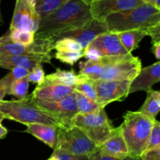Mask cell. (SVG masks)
I'll list each match as a JSON object with an SVG mask.
<instances>
[{"label":"cell","mask_w":160,"mask_h":160,"mask_svg":"<svg viewBox=\"0 0 160 160\" xmlns=\"http://www.w3.org/2000/svg\"><path fill=\"white\" fill-rule=\"evenodd\" d=\"M147 35L151 36L152 42H160V23L152 25V26L147 27V28L141 29Z\"/></svg>","instance_id":"35"},{"label":"cell","mask_w":160,"mask_h":160,"mask_svg":"<svg viewBox=\"0 0 160 160\" xmlns=\"http://www.w3.org/2000/svg\"><path fill=\"white\" fill-rule=\"evenodd\" d=\"M52 57H54V56L52 54H20L14 56L0 54V67L11 70L13 67H22L31 71L38 64H51V60Z\"/></svg>","instance_id":"13"},{"label":"cell","mask_w":160,"mask_h":160,"mask_svg":"<svg viewBox=\"0 0 160 160\" xmlns=\"http://www.w3.org/2000/svg\"><path fill=\"white\" fill-rule=\"evenodd\" d=\"M73 125L81 129L97 147L111 136L115 128L105 108L87 114L78 113L73 119Z\"/></svg>","instance_id":"6"},{"label":"cell","mask_w":160,"mask_h":160,"mask_svg":"<svg viewBox=\"0 0 160 160\" xmlns=\"http://www.w3.org/2000/svg\"><path fill=\"white\" fill-rule=\"evenodd\" d=\"M68 0H37L35 11L39 18L45 17Z\"/></svg>","instance_id":"25"},{"label":"cell","mask_w":160,"mask_h":160,"mask_svg":"<svg viewBox=\"0 0 160 160\" xmlns=\"http://www.w3.org/2000/svg\"><path fill=\"white\" fill-rule=\"evenodd\" d=\"M152 52L156 59L159 61L160 59V42H155L152 44Z\"/></svg>","instance_id":"40"},{"label":"cell","mask_w":160,"mask_h":160,"mask_svg":"<svg viewBox=\"0 0 160 160\" xmlns=\"http://www.w3.org/2000/svg\"><path fill=\"white\" fill-rule=\"evenodd\" d=\"M27 3V4L31 8V9H34L35 10V6H36V2L37 0H24Z\"/></svg>","instance_id":"43"},{"label":"cell","mask_w":160,"mask_h":160,"mask_svg":"<svg viewBox=\"0 0 160 160\" xmlns=\"http://www.w3.org/2000/svg\"><path fill=\"white\" fill-rule=\"evenodd\" d=\"M55 50L57 51H81L84 50L82 45L74 39L70 38H62L56 41Z\"/></svg>","instance_id":"29"},{"label":"cell","mask_w":160,"mask_h":160,"mask_svg":"<svg viewBox=\"0 0 160 160\" xmlns=\"http://www.w3.org/2000/svg\"><path fill=\"white\" fill-rule=\"evenodd\" d=\"M40 108L51 115L60 123L62 127L73 125V119L78 113L76 103L75 91L73 93L58 101H45L34 99Z\"/></svg>","instance_id":"8"},{"label":"cell","mask_w":160,"mask_h":160,"mask_svg":"<svg viewBox=\"0 0 160 160\" xmlns=\"http://www.w3.org/2000/svg\"><path fill=\"white\" fill-rule=\"evenodd\" d=\"M1 3H2V0H0V26H2V25L4 24V20H3L2 13V10H1Z\"/></svg>","instance_id":"44"},{"label":"cell","mask_w":160,"mask_h":160,"mask_svg":"<svg viewBox=\"0 0 160 160\" xmlns=\"http://www.w3.org/2000/svg\"><path fill=\"white\" fill-rule=\"evenodd\" d=\"M12 79L11 78L9 74H7L0 80V101L4 99L5 96L8 93L9 88L12 83Z\"/></svg>","instance_id":"37"},{"label":"cell","mask_w":160,"mask_h":160,"mask_svg":"<svg viewBox=\"0 0 160 160\" xmlns=\"http://www.w3.org/2000/svg\"><path fill=\"white\" fill-rule=\"evenodd\" d=\"M25 133L33 135L34 137L40 140L46 145L49 146L54 150L57 144V129L58 127L45 125L41 123L27 124Z\"/></svg>","instance_id":"18"},{"label":"cell","mask_w":160,"mask_h":160,"mask_svg":"<svg viewBox=\"0 0 160 160\" xmlns=\"http://www.w3.org/2000/svg\"><path fill=\"white\" fill-rule=\"evenodd\" d=\"M97 148L95 143L78 127H58L57 144L54 150L70 155H91Z\"/></svg>","instance_id":"7"},{"label":"cell","mask_w":160,"mask_h":160,"mask_svg":"<svg viewBox=\"0 0 160 160\" xmlns=\"http://www.w3.org/2000/svg\"><path fill=\"white\" fill-rule=\"evenodd\" d=\"M75 97H76V103L78 113L87 114V113L95 112L102 108H105L98 104L96 101L91 100L90 98L78 91H75Z\"/></svg>","instance_id":"24"},{"label":"cell","mask_w":160,"mask_h":160,"mask_svg":"<svg viewBox=\"0 0 160 160\" xmlns=\"http://www.w3.org/2000/svg\"><path fill=\"white\" fill-rule=\"evenodd\" d=\"M74 91V87L72 86L44 81L42 84L36 86L31 95L34 99L53 102L62 100Z\"/></svg>","instance_id":"16"},{"label":"cell","mask_w":160,"mask_h":160,"mask_svg":"<svg viewBox=\"0 0 160 160\" xmlns=\"http://www.w3.org/2000/svg\"><path fill=\"white\" fill-rule=\"evenodd\" d=\"M45 73L43 69L42 64H38L32 68V70L30 72L29 75H28V78L29 83H36L38 86L42 84L45 80Z\"/></svg>","instance_id":"32"},{"label":"cell","mask_w":160,"mask_h":160,"mask_svg":"<svg viewBox=\"0 0 160 160\" xmlns=\"http://www.w3.org/2000/svg\"><path fill=\"white\" fill-rule=\"evenodd\" d=\"M79 67V75L91 80L98 79L102 69L100 61H80Z\"/></svg>","instance_id":"23"},{"label":"cell","mask_w":160,"mask_h":160,"mask_svg":"<svg viewBox=\"0 0 160 160\" xmlns=\"http://www.w3.org/2000/svg\"><path fill=\"white\" fill-rule=\"evenodd\" d=\"M8 133V130L6 127L3 126L1 123H0V140L3 139L6 136Z\"/></svg>","instance_id":"42"},{"label":"cell","mask_w":160,"mask_h":160,"mask_svg":"<svg viewBox=\"0 0 160 160\" xmlns=\"http://www.w3.org/2000/svg\"><path fill=\"white\" fill-rule=\"evenodd\" d=\"M9 39L12 42L23 45H30L34 39V33L23 30H9Z\"/></svg>","instance_id":"28"},{"label":"cell","mask_w":160,"mask_h":160,"mask_svg":"<svg viewBox=\"0 0 160 160\" xmlns=\"http://www.w3.org/2000/svg\"><path fill=\"white\" fill-rule=\"evenodd\" d=\"M55 39L53 38H35L32 43L27 45L28 53L37 55L51 54L52 50H54Z\"/></svg>","instance_id":"22"},{"label":"cell","mask_w":160,"mask_h":160,"mask_svg":"<svg viewBox=\"0 0 160 160\" xmlns=\"http://www.w3.org/2000/svg\"><path fill=\"white\" fill-rule=\"evenodd\" d=\"M141 158L142 160H160V147L145 151Z\"/></svg>","instance_id":"39"},{"label":"cell","mask_w":160,"mask_h":160,"mask_svg":"<svg viewBox=\"0 0 160 160\" xmlns=\"http://www.w3.org/2000/svg\"><path fill=\"white\" fill-rule=\"evenodd\" d=\"M117 35L122 45L130 53L138 48L140 42L146 36L145 33L141 29L123 31L117 33Z\"/></svg>","instance_id":"21"},{"label":"cell","mask_w":160,"mask_h":160,"mask_svg":"<svg viewBox=\"0 0 160 160\" xmlns=\"http://www.w3.org/2000/svg\"><path fill=\"white\" fill-rule=\"evenodd\" d=\"M144 3H146V4H149L151 6H154L156 9H160V3L159 0H142Z\"/></svg>","instance_id":"41"},{"label":"cell","mask_w":160,"mask_h":160,"mask_svg":"<svg viewBox=\"0 0 160 160\" xmlns=\"http://www.w3.org/2000/svg\"><path fill=\"white\" fill-rule=\"evenodd\" d=\"M92 19L90 6L81 0H68L39 20L34 37H52L62 31L81 28Z\"/></svg>","instance_id":"1"},{"label":"cell","mask_w":160,"mask_h":160,"mask_svg":"<svg viewBox=\"0 0 160 160\" xmlns=\"http://www.w3.org/2000/svg\"><path fill=\"white\" fill-rule=\"evenodd\" d=\"M48 160H59V159L57 158V157L56 156V155H52V156L50 157V158H48Z\"/></svg>","instance_id":"46"},{"label":"cell","mask_w":160,"mask_h":160,"mask_svg":"<svg viewBox=\"0 0 160 160\" xmlns=\"http://www.w3.org/2000/svg\"><path fill=\"white\" fill-rule=\"evenodd\" d=\"M52 155H56L59 160H92V155H75L65 153V152H59V151L54 150Z\"/></svg>","instance_id":"34"},{"label":"cell","mask_w":160,"mask_h":160,"mask_svg":"<svg viewBox=\"0 0 160 160\" xmlns=\"http://www.w3.org/2000/svg\"><path fill=\"white\" fill-rule=\"evenodd\" d=\"M98 149L105 155L117 158H124L130 155L120 126L114 128L111 136L98 146Z\"/></svg>","instance_id":"17"},{"label":"cell","mask_w":160,"mask_h":160,"mask_svg":"<svg viewBox=\"0 0 160 160\" xmlns=\"http://www.w3.org/2000/svg\"><path fill=\"white\" fill-rule=\"evenodd\" d=\"M96 92V102L102 107L114 101H123L129 95L131 81L123 80H92Z\"/></svg>","instance_id":"9"},{"label":"cell","mask_w":160,"mask_h":160,"mask_svg":"<svg viewBox=\"0 0 160 160\" xmlns=\"http://www.w3.org/2000/svg\"><path fill=\"white\" fill-rule=\"evenodd\" d=\"M160 81V62L154 63L145 67H142L137 76L131 82L128 93L138 91L148 92L152 86Z\"/></svg>","instance_id":"14"},{"label":"cell","mask_w":160,"mask_h":160,"mask_svg":"<svg viewBox=\"0 0 160 160\" xmlns=\"http://www.w3.org/2000/svg\"><path fill=\"white\" fill-rule=\"evenodd\" d=\"M30 72H31V71L28 70V69L24 68V67H13L12 69H11L9 74V75H10L11 78L12 79V81H14V80L20 79V78L27 77L29 75Z\"/></svg>","instance_id":"38"},{"label":"cell","mask_w":160,"mask_h":160,"mask_svg":"<svg viewBox=\"0 0 160 160\" xmlns=\"http://www.w3.org/2000/svg\"><path fill=\"white\" fill-rule=\"evenodd\" d=\"M157 147H160V122L156 119L153 122L152 128L148 136L145 151Z\"/></svg>","instance_id":"31"},{"label":"cell","mask_w":160,"mask_h":160,"mask_svg":"<svg viewBox=\"0 0 160 160\" xmlns=\"http://www.w3.org/2000/svg\"><path fill=\"white\" fill-rule=\"evenodd\" d=\"M92 160H142L141 157H135L128 155V156L124 157V158H117V157L109 156V155H105L102 153L98 148L96 149L95 152L92 155Z\"/></svg>","instance_id":"33"},{"label":"cell","mask_w":160,"mask_h":160,"mask_svg":"<svg viewBox=\"0 0 160 160\" xmlns=\"http://www.w3.org/2000/svg\"><path fill=\"white\" fill-rule=\"evenodd\" d=\"M147 93V97L143 105L138 110L139 112L155 121L160 108V92L159 90L150 89Z\"/></svg>","instance_id":"19"},{"label":"cell","mask_w":160,"mask_h":160,"mask_svg":"<svg viewBox=\"0 0 160 160\" xmlns=\"http://www.w3.org/2000/svg\"><path fill=\"white\" fill-rule=\"evenodd\" d=\"M81 1L84 2V3H85V4H87V5H88V6H90V5L92 4V3H93L94 2L97 1V0H81Z\"/></svg>","instance_id":"45"},{"label":"cell","mask_w":160,"mask_h":160,"mask_svg":"<svg viewBox=\"0 0 160 160\" xmlns=\"http://www.w3.org/2000/svg\"><path fill=\"white\" fill-rule=\"evenodd\" d=\"M74 89L75 91L84 94L91 100L96 101V92L92 80L79 75V78L75 84Z\"/></svg>","instance_id":"26"},{"label":"cell","mask_w":160,"mask_h":160,"mask_svg":"<svg viewBox=\"0 0 160 160\" xmlns=\"http://www.w3.org/2000/svg\"><path fill=\"white\" fill-rule=\"evenodd\" d=\"M153 122L138 111H128L123 115V122L120 126L130 155L141 157L145 152Z\"/></svg>","instance_id":"4"},{"label":"cell","mask_w":160,"mask_h":160,"mask_svg":"<svg viewBox=\"0 0 160 160\" xmlns=\"http://www.w3.org/2000/svg\"><path fill=\"white\" fill-rule=\"evenodd\" d=\"M104 21L109 32L143 29L160 23V9L144 3L130 10L109 14Z\"/></svg>","instance_id":"3"},{"label":"cell","mask_w":160,"mask_h":160,"mask_svg":"<svg viewBox=\"0 0 160 160\" xmlns=\"http://www.w3.org/2000/svg\"><path fill=\"white\" fill-rule=\"evenodd\" d=\"M28 89H29V81L27 76L12 81L9 86L7 94L17 97L18 99L23 98L28 95Z\"/></svg>","instance_id":"27"},{"label":"cell","mask_w":160,"mask_h":160,"mask_svg":"<svg viewBox=\"0 0 160 160\" xmlns=\"http://www.w3.org/2000/svg\"><path fill=\"white\" fill-rule=\"evenodd\" d=\"M107 31V26L105 21H99L92 18L81 28L58 33L52 38H53L55 41L62 38H70L74 39L82 45L84 50L86 46L97 36Z\"/></svg>","instance_id":"10"},{"label":"cell","mask_w":160,"mask_h":160,"mask_svg":"<svg viewBox=\"0 0 160 160\" xmlns=\"http://www.w3.org/2000/svg\"><path fill=\"white\" fill-rule=\"evenodd\" d=\"M84 57H85L88 61H99L102 56L97 49L88 44L84 50Z\"/></svg>","instance_id":"36"},{"label":"cell","mask_w":160,"mask_h":160,"mask_svg":"<svg viewBox=\"0 0 160 160\" xmlns=\"http://www.w3.org/2000/svg\"><path fill=\"white\" fill-rule=\"evenodd\" d=\"M78 78H79V74H77L73 69L70 71H66L60 68H56L55 72L45 75L44 81L74 87Z\"/></svg>","instance_id":"20"},{"label":"cell","mask_w":160,"mask_h":160,"mask_svg":"<svg viewBox=\"0 0 160 160\" xmlns=\"http://www.w3.org/2000/svg\"><path fill=\"white\" fill-rule=\"evenodd\" d=\"M83 56H84V50H81V51H57L54 55V57L56 59L72 66Z\"/></svg>","instance_id":"30"},{"label":"cell","mask_w":160,"mask_h":160,"mask_svg":"<svg viewBox=\"0 0 160 160\" xmlns=\"http://www.w3.org/2000/svg\"><path fill=\"white\" fill-rule=\"evenodd\" d=\"M5 119V118H4V116H3V115L2 114L1 112H0V123H1L2 122L3 120H4Z\"/></svg>","instance_id":"47"},{"label":"cell","mask_w":160,"mask_h":160,"mask_svg":"<svg viewBox=\"0 0 160 160\" xmlns=\"http://www.w3.org/2000/svg\"><path fill=\"white\" fill-rule=\"evenodd\" d=\"M0 112L5 119L20 122L23 125L41 123L59 127L60 123L53 116L38 105L31 94L23 98L0 101Z\"/></svg>","instance_id":"2"},{"label":"cell","mask_w":160,"mask_h":160,"mask_svg":"<svg viewBox=\"0 0 160 160\" xmlns=\"http://www.w3.org/2000/svg\"><path fill=\"white\" fill-rule=\"evenodd\" d=\"M89 44L97 49L102 56H115L130 53L120 42L117 33L109 31L102 33Z\"/></svg>","instance_id":"15"},{"label":"cell","mask_w":160,"mask_h":160,"mask_svg":"<svg viewBox=\"0 0 160 160\" xmlns=\"http://www.w3.org/2000/svg\"><path fill=\"white\" fill-rule=\"evenodd\" d=\"M144 4L142 0H97L90 5L92 17L104 21L109 14L123 12Z\"/></svg>","instance_id":"11"},{"label":"cell","mask_w":160,"mask_h":160,"mask_svg":"<svg viewBox=\"0 0 160 160\" xmlns=\"http://www.w3.org/2000/svg\"><path fill=\"white\" fill-rule=\"evenodd\" d=\"M39 20L36 11L31 9L24 0H16L9 30H23L34 34L38 30Z\"/></svg>","instance_id":"12"},{"label":"cell","mask_w":160,"mask_h":160,"mask_svg":"<svg viewBox=\"0 0 160 160\" xmlns=\"http://www.w3.org/2000/svg\"><path fill=\"white\" fill-rule=\"evenodd\" d=\"M102 72L97 80L132 81L142 68V61L131 53L115 56H102L99 60Z\"/></svg>","instance_id":"5"}]
</instances>
